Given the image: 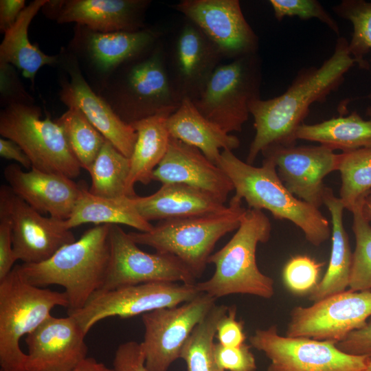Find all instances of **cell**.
<instances>
[{"mask_svg": "<svg viewBox=\"0 0 371 371\" xmlns=\"http://www.w3.org/2000/svg\"><path fill=\"white\" fill-rule=\"evenodd\" d=\"M355 64L348 41L339 36L333 54L319 67L300 69L282 94L268 100L258 98L250 105L256 130L247 163H254L259 153L276 147L294 146L296 132L304 123L311 106L324 102L338 90L345 74Z\"/></svg>", "mask_w": 371, "mask_h": 371, "instance_id": "6da1fadb", "label": "cell"}, {"mask_svg": "<svg viewBox=\"0 0 371 371\" xmlns=\"http://www.w3.org/2000/svg\"><path fill=\"white\" fill-rule=\"evenodd\" d=\"M110 225H98L36 264L15 265L29 284L58 285L68 299V314L82 308L104 284L110 259Z\"/></svg>", "mask_w": 371, "mask_h": 371, "instance_id": "7a4b0ae2", "label": "cell"}, {"mask_svg": "<svg viewBox=\"0 0 371 371\" xmlns=\"http://www.w3.org/2000/svg\"><path fill=\"white\" fill-rule=\"evenodd\" d=\"M216 165L230 179L233 196L245 199L249 209L266 210L279 220L298 227L306 239L319 246L331 235L330 224L318 208L297 199L284 186L273 162L265 157L256 167L238 158L231 150L221 151Z\"/></svg>", "mask_w": 371, "mask_h": 371, "instance_id": "3957f363", "label": "cell"}, {"mask_svg": "<svg viewBox=\"0 0 371 371\" xmlns=\"http://www.w3.org/2000/svg\"><path fill=\"white\" fill-rule=\"evenodd\" d=\"M271 231L270 221L262 210L247 208L232 238L210 256L214 273L195 284L198 291L216 299L232 294L272 297L274 281L260 271L256 256L258 243H267Z\"/></svg>", "mask_w": 371, "mask_h": 371, "instance_id": "277c9868", "label": "cell"}, {"mask_svg": "<svg viewBox=\"0 0 371 371\" xmlns=\"http://www.w3.org/2000/svg\"><path fill=\"white\" fill-rule=\"evenodd\" d=\"M246 211L242 200L232 196L221 211L161 221L150 232L128 234L137 245L175 256L197 279L203 275L216 243L239 227Z\"/></svg>", "mask_w": 371, "mask_h": 371, "instance_id": "5b68a950", "label": "cell"}, {"mask_svg": "<svg viewBox=\"0 0 371 371\" xmlns=\"http://www.w3.org/2000/svg\"><path fill=\"white\" fill-rule=\"evenodd\" d=\"M121 66L98 93L128 124L146 118L181 101L159 47Z\"/></svg>", "mask_w": 371, "mask_h": 371, "instance_id": "8992f818", "label": "cell"}, {"mask_svg": "<svg viewBox=\"0 0 371 371\" xmlns=\"http://www.w3.org/2000/svg\"><path fill=\"white\" fill-rule=\"evenodd\" d=\"M56 306L67 308L65 292L27 282L16 266L0 280V371H26L21 339L36 329Z\"/></svg>", "mask_w": 371, "mask_h": 371, "instance_id": "52a82bcc", "label": "cell"}, {"mask_svg": "<svg viewBox=\"0 0 371 371\" xmlns=\"http://www.w3.org/2000/svg\"><path fill=\"white\" fill-rule=\"evenodd\" d=\"M0 134L16 143L38 170L77 177L81 167L60 126L49 116L42 117L33 103L9 104L0 113Z\"/></svg>", "mask_w": 371, "mask_h": 371, "instance_id": "ba28073f", "label": "cell"}, {"mask_svg": "<svg viewBox=\"0 0 371 371\" xmlns=\"http://www.w3.org/2000/svg\"><path fill=\"white\" fill-rule=\"evenodd\" d=\"M260 68L257 54L218 65L192 102L199 112L228 133L240 132L251 102L259 96Z\"/></svg>", "mask_w": 371, "mask_h": 371, "instance_id": "9c48e42d", "label": "cell"}, {"mask_svg": "<svg viewBox=\"0 0 371 371\" xmlns=\"http://www.w3.org/2000/svg\"><path fill=\"white\" fill-rule=\"evenodd\" d=\"M249 343L270 360L267 371H365L369 359L346 353L333 341L282 336L276 325L256 329Z\"/></svg>", "mask_w": 371, "mask_h": 371, "instance_id": "30bf717a", "label": "cell"}, {"mask_svg": "<svg viewBox=\"0 0 371 371\" xmlns=\"http://www.w3.org/2000/svg\"><path fill=\"white\" fill-rule=\"evenodd\" d=\"M195 284L148 282L98 291L82 308L68 315L76 320L87 335L95 324L106 318H130L192 300L201 293Z\"/></svg>", "mask_w": 371, "mask_h": 371, "instance_id": "8fae6325", "label": "cell"}, {"mask_svg": "<svg viewBox=\"0 0 371 371\" xmlns=\"http://www.w3.org/2000/svg\"><path fill=\"white\" fill-rule=\"evenodd\" d=\"M109 238L110 259L100 291L148 282L196 283V278L177 257L144 251L118 225H110Z\"/></svg>", "mask_w": 371, "mask_h": 371, "instance_id": "7c38bea8", "label": "cell"}, {"mask_svg": "<svg viewBox=\"0 0 371 371\" xmlns=\"http://www.w3.org/2000/svg\"><path fill=\"white\" fill-rule=\"evenodd\" d=\"M216 298L201 293L180 305L142 315L144 327L140 343L148 371H168L180 358L182 348L196 326L216 304Z\"/></svg>", "mask_w": 371, "mask_h": 371, "instance_id": "4fadbf2b", "label": "cell"}, {"mask_svg": "<svg viewBox=\"0 0 371 371\" xmlns=\"http://www.w3.org/2000/svg\"><path fill=\"white\" fill-rule=\"evenodd\" d=\"M157 38V33L148 29L103 33L76 25L68 50L98 93L117 69L148 51Z\"/></svg>", "mask_w": 371, "mask_h": 371, "instance_id": "5bb4252c", "label": "cell"}, {"mask_svg": "<svg viewBox=\"0 0 371 371\" xmlns=\"http://www.w3.org/2000/svg\"><path fill=\"white\" fill-rule=\"evenodd\" d=\"M371 316V291L351 290L329 296L310 306H295L286 335L337 344L363 326Z\"/></svg>", "mask_w": 371, "mask_h": 371, "instance_id": "9a60e30c", "label": "cell"}, {"mask_svg": "<svg viewBox=\"0 0 371 371\" xmlns=\"http://www.w3.org/2000/svg\"><path fill=\"white\" fill-rule=\"evenodd\" d=\"M56 65L60 69L59 97L68 108L78 109L89 122L120 153L130 158L137 140V133L125 122L111 105L90 85L78 60L62 48Z\"/></svg>", "mask_w": 371, "mask_h": 371, "instance_id": "2e32d148", "label": "cell"}, {"mask_svg": "<svg viewBox=\"0 0 371 371\" xmlns=\"http://www.w3.org/2000/svg\"><path fill=\"white\" fill-rule=\"evenodd\" d=\"M0 209L9 215L13 250L16 260L36 264L52 256L60 248L76 240L65 221L45 217L28 205L9 186L0 188Z\"/></svg>", "mask_w": 371, "mask_h": 371, "instance_id": "e0dca14e", "label": "cell"}, {"mask_svg": "<svg viewBox=\"0 0 371 371\" xmlns=\"http://www.w3.org/2000/svg\"><path fill=\"white\" fill-rule=\"evenodd\" d=\"M220 50L240 58L255 54L258 38L245 19L238 0H183L175 5Z\"/></svg>", "mask_w": 371, "mask_h": 371, "instance_id": "ac0fdd59", "label": "cell"}, {"mask_svg": "<svg viewBox=\"0 0 371 371\" xmlns=\"http://www.w3.org/2000/svg\"><path fill=\"white\" fill-rule=\"evenodd\" d=\"M276 166L279 178L297 199L321 207L327 186L324 179L337 170L339 154L319 146H291L269 148L262 153Z\"/></svg>", "mask_w": 371, "mask_h": 371, "instance_id": "d6986e66", "label": "cell"}, {"mask_svg": "<svg viewBox=\"0 0 371 371\" xmlns=\"http://www.w3.org/2000/svg\"><path fill=\"white\" fill-rule=\"evenodd\" d=\"M86 334L71 316H49L26 335V371H72L87 358Z\"/></svg>", "mask_w": 371, "mask_h": 371, "instance_id": "ffe728a7", "label": "cell"}, {"mask_svg": "<svg viewBox=\"0 0 371 371\" xmlns=\"http://www.w3.org/2000/svg\"><path fill=\"white\" fill-rule=\"evenodd\" d=\"M145 0H51L43 12L58 23H76L98 32L143 29Z\"/></svg>", "mask_w": 371, "mask_h": 371, "instance_id": "44dd1931", "label": "cell"}, {"mask_svg": "<svg viewBox=\"0 0 371 371\" xmlns=\"http://www.w3.org/2000/svg\"><path fill=\"white\" fill-rule=\"evenodd\" d=\"M3 175L14 194L40 213L60 221L69 218L83 187L65 175L34 168L23 171L16 164L8 165Z\"/></svg>", "mask_w": 371, "mask_h": 371, "instance_id": "7402d4cb", "label": "cell"}, {"mask_svg": "<svg viewBox=\"0 0 371 371\" xmlns=\"http://www.w3.org/2000/svg\"><path fill=\"white\" fill-rule=\"evenodd\" d=\"M162 184L179 183L206 192L224 203L234 190L230 179L198 148L170 137L167 152L153 172Z\"/></svg>", "mask_w": 371, "mask_h": 371, "instance_id": "603a6c76", "label": "cell"}, {"mask_svg": "<svg viewBox=\"0 0 371 371\" xmlns=\"http://www.w3.org/2000/svg\"><path fill=\"white\" fill-rule=\"evenodd\" d=\"M223 56L218 47L192 23L180 31L174 50L172 84L180 101L194 100Z\"/></svg>", "mask_w": 371, "mask_h": 371, "instance_id": "cb8c5ba5", "label": "cell"}, {"mask_svg": "<svg viewBox=\"0 0 371 371\" xmlns=\"http://www.w3.org/2000/svg\"><path fill=\"white\" fill-rule=\"evenodd\" d=\"M131 201L139 214L150 223L211 214L227 207L212 194L179 183L162 184L155 193L137 195Z\"/></svg>", "mask_w": 371, "mask_h": 371, "instance_id": "d4e9b609", "label": "cell"}, {"mask_svg": "<svg viewBox=\"0 0 371 371\" xmlns=\"http://www.w3.org/2000/svg\"><path fill=\"white\" fill-rule=\"evenodd\" d=\"M178 106L166 108L156 114L131 123L137 133V140L130 157V172L126 195L137 196L136 183L144 185L153 181V172L164 157L170 139L167 120Z\"/></svg>", "mask_w": 371, "mask_h": 371, "instance_id": "484cf974", "label": "cell"}, {"mask_svg": "<svg viewBox=\"0 0 371 371\" xmlns=\"http://www.w3.org/2000/svg\"><path fill=\"white\" fill-rule=\"evenodd\" d=\"M166 125L170 137L198 148L216 165L221 149L232 151L240 146L237 137L204 117L188 98L181 100Z\"/></svg>", "mask_w": 371, "mask_h": 371, "instance_id": "4316f807", "label": "cell"}, {"mask_svg": "<svg viewBox=\"0 0 371 371\" xmlns=\"http://www.w3.org/2000/svg\"><path fill=\"white\" fill-rule=\"evenodd\" d=\"M323 203L331 217V254L323 278L310 293L309 300L313 303L346 291L349 286L352 260L348 234L343 223L345 207L341 200L334 195L330 188L326 187Z\"/></svg>", "mask_w": 371, "mask_h": 371, "instance_id": "83f0119b", "label": "cell"}, {"mask_svg": "<svg viewBox=\"0 0 371 371\" xmlns=\"http://www.w3.org/2000/svg\"><path fill=\"white\" fill-rule=\"evenodd\" d=\"M48 0H34L21 12L14 24L4 34L0 45V64L19 69L32 85L38 71L45 65L57 64L58 56L45 54L28 38V28L38 11Z\"/></svg>", "mask_w": 371, "mask_h": 371, "instance_id": "f1b7e54d", "label": "cell"}, {"mask_svg": "<svg viewBox=\"0 0 371 371\" xmlns=\"http://www.w3.org/2000/svg\"><path fill=\"white\" fill-rule=\"evenodd\" d=\"M366 115L370 117L367 120L353 111L348 116L339 115L319 123H303L297 130V139L316 142L342 153L371 148V106L367 108Z\"/></svg>", "mask_w": 371, "mask_h": 371, "instance_id": "f546056e", "label": "cell"}, {"mask_svg": "<svg viewBox=\"0 0 371 371\" xmlns=\"http://www.w3.org/2000/svg\"><path fill=\"white\" fill-rule=\"evenodd\" d=\"M86 223L97 225L123 224L142 232H150L154 227L139 214L131 201V197H99L91 194L89 189L83 186L80 196L64 224L71 229Z\"/></svg>", "mask_w": 371, "mask_h": 371, "instance_id": "4dcf8cb0", "label": "cell"}, {"mask_svg": "<svg viewBox=\"0 0 371 371\" xmlns=\"http://www.w3.org/2000/svg\"><path fill=\"white\" fill-rule=\"evenodd\" d=\"M91 178L89 191L103 198L117 199L126 195L130 172V158L106 141L88 170Z\"/></svg>", "mask_w": 371, "mask_h": 371, "instance_id": "1f68e13d", "label": "cell"}, {"mask_svg": "<svg viewBox=\"0 0 371 371\" xmlns=\"http://www.w3.org/2000/svg\"><path fill=\"white\" fill-rule=\"evenodd\" d=\"M227 310L228 306L215 304L194 328L180 355L187 371H226L215 360L214 339L218 322Z\"/></svg>", "mask_w": 371, "mask_h": 371, "instance_id": "d6a6232c", "label": "cell"}, {"mask_svg": "<svg viewBox=\"0 0 371 371\" xmlns=\"http://www.w3.org/2000/svg\"><path fill=\"white\" fill-rule=\"evenodd\" d=\"M54 120L62 128L81 168L88 171L106 142V138L76 107L68 108Z\"/></svg>", "mask_w": 371, "mask_h": 371, "instance_id": "836d02e7", "label": "cell"}, {"mask_svg": "<svg viewBox=\"0 0 371 371\" xmlns=\"http://www.w3.org/2000/svg\"><path fill=\"white\" fill-rule=\"evenodd\" d=\"M337 170L341 180L339 199L345 209L352 212L371 191V148L339 154Z\"/></svg>", "mask_w": 371, "mask_h": 371, "instance_id": "e575fe53", "label": "cell"}, {"mask_svg": "<svg viewBox=\"0 0 371 371\" xmlns=\"http://www.w3.org/2000/svg\"><path fill=\"white\" fill-rule=\"evenodd\" d=\"M332 9L338 16L352 23L353 32L348 42L349 52L360 69H369L365 56L371 50V2L342 0Z\"/></svg>", "mask_w": 371, "mask_h": 371, "instance_id": "d590c367", "label": "cell"}, {"mask_svg": "<svg viewBox=\"0 0 371 371\" xmlns=\"http://www.w3.org/2000/svg\"><path fill=\"white\" fill-rule=\"evenodd\" d=\"M362 201L351 212L355 248L352 252L349 287L353 291H371V225L361 213Z\"/></svg>", "mask_w": 371, "mask_h": 371, "instance_id": "8d00e7d4", "label": "cell"}, {"mask_svg": "<svg viewBox=\"0 0 371 371\" xmlns=\"http://www.w3.org/2000/svg\"><path fill=\"white\" fill-rule=\"evenodd\" d=\"M323 265L308 256H295L283 268V281L294 294L304 295L311 292L319 282Z\"/></svg>", "mask_w": 371, "mask_h": 371, "instance_id": "74e56055", "label": "cell"}, {"mask_svg": "<svg viewBox=\"0 0 371 371\" xmlns=\"http://www.w3.org/2000/svg\"><path fill=\"white\" fill-rule=\"evenodd\" d=\"M269 3L276 19L279 21L284 16H296L303 20L316 18L338 36L339 34L337 21L316 0H270Z\"/></svg>", "mask_w": 371, "mask_h": 371, "instance_id": "f35d334b", "label": "cell"}, {"mask_svg": "<svg viewBox=\"0 0 371 371\" xmlns=\"http://www.w3.org/2000/svg\"><path fill=\"white\" fill-rule=\"evenodd\" d=\"M250 348L245 343L234 347L215 343L214 358L219 367L226 371H256L255 356Z\"/></svg>", "mask_w": 371, "mask_h": 371, "instance_id": "ab89813d", "label": "cell"}, {"mask_svg": "<svg viewBox=\"0 0 371 371\" xmlns=\"http://www.w3.org/2000/svg\"><path fill=\"white\" fill-rule=\"evenodd\" d=\"M1 102L5 106L15 103H33L12 65L0 64Z\"/></svg>", "mask_w": 371, "mask_h": 371, "instance_id": "60d3db41", "label": "cell"}, {"mask_svg": "<svg viewBox=\"0 0 371 371\" xmlns=\"http://www.w3.org/2000/svg\"><path fill=\"white\" fill-rule=\"evenodd\" d=\"M236 311L235 305L228 306L227 312L217 326L215 337L225 346H238L245 344L246 339L244 323L236 319Z\"/></svg>", "mask_w": 371, "mask_h": 371, "instance_id": "b9f144b4", "label": "cell"}, {"mask_svg": "<svg viewBox=\"0 0 371 371\" xmlns=\"http://www.w3.org/2000/svg\"><path fill=\"white\" fill-rule=\"evenodd\" d=\"M112 369L113 371H148L140 343L128 341L120 344L115 352Z\"/></svg>", "mask_w": 371, "mask_h": 371, "instance_id": "7bdbcfd3", "label": "cell"}, {"mask_svg": "<svg viewBox=\"0 0 371 371\" xmlns=\"http://www.w3.org/2000/svg\"><path fill=\"white\" fill-rule=\"evenodd\" d=\"M16 261L12 245L11 220L7 212L0 209V280L12 270Z\"/></svg>", "mask_w": 371, "mask_h": 371, "instance_id": "ee69618b", "label": "cell"}, {"mask_svg": "<svg viewBox=\"0 0 371 371\" xmlns=\"http://www.w3.org/2000/svg\"><path fill=\"white\" fill-rule=\"evenodd\" d=\"M337 346L346 353L371 358V321L349 333Z\"/></svg>", "mask_w": 371, "mask_h": 371, "instance_id": "f6af8a7d", "label": "cell"}, {"mask_svg": "<svg viewBox=\"0 0 371 371\" xmlns=\"http://www.w3.org/2000/svg\"><path fill=\"white\" fill-rule=\"evenodd\" d=\"M25 8L24 0L0 1V30L5 34L16 22Z\"/></svg>", "mask_w": 371, "mask_h": 371, "instance_id": "bcb514c9", "label": "cell"}, {"mask_svg": "<svg viewBox=\"0 0 371 371\" xmlns=\"http://www.w3.org/2000/svg\"><path fill=\"white\" fill-rule=\"evenodd\" d=\"M0 155L3 158L18 162L27 169L32 168L28 157L22 148L11 139L4 137L0 139Z\"/></svg>", "mask_w": 371, "mask_h": 371, "instance_id": "7dc6e473", "label": "cell"}, {"mask_svg": "<svg viewBox=\"0 0 371 371\" xmlns=\"http://www.w3.org/2000/svg\"><path fill=\"white\" fill-rule=\"evenodd\" d=\"M72 371H113V369L93 357H87Z\"/></svg>", "mask_w": 371, "mask_h": 371, "instance_id": "c3c4849f", "label": "cell"}, {"mask_svg": "<svg viewBox=\"0 0 371 371\" xmlns=\"http://www.w3.org/2000/svg\"><path fill=\"white\" fill-rule=\"evenodd\" d=\"M361 213L364 218L369 223L371 222V191L363 198L361 205Z\"/></svg>", "mask_w": 371, "mask_h": 371, "instance_id": "681fc988", "label": "cell"}, {"mask_svg": "<svg viewBox=\"0 0 371 371\" xmlns=\"http://www.w3.org/2000/svg\"><path fill=\"white\" fill-rule=\"evenodd\" d=\"M365 371H371V358H369L367 363V366Z\"/></svg>", "mask_w": 371, "mask_h": 371, "instance_id": "f907efd6", "label": "cell"}]
</instances>
